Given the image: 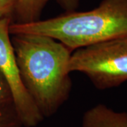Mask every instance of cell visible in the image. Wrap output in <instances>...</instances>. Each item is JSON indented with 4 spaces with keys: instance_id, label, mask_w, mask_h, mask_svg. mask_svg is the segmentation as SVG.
<instances>
[{
    "instance_id": "obj_1",
    "label": "cell",
    "mask_w": 127,
    "mask_h": 127,
    "mask_svg": "<svg viewBox=\"0 0 127 127\" xmlns=\"http://www.w3.org/2000/svg\"><path fill=\"white\" fill-rule=\"evenodd\" d=\"M23 85L43 118L55 115L69 98L72 52L59 41L33 34L11 35Z\"/></svg>"
},
{
    "instance_id": "obj_2",
    "label": "cell",
    "mask_w": 127,
    "mask_h": 127,
    "mask_svg": "<svg viewBox=\"0 0 127 127\" xmlns=\"http://www.w3.org/2000/svg\"><path fill=\"white\" fill-rule=\"evenodd\" d=\"M10 35L33 34L59 41L71 52L127 37V0H102L95 9L65 12L28 23H11Z\"/></svg>"
},
{
    "instance_id": "obj_3",
    "label": "cell",
    "mask_w": 127,
    "mask_h": 127,
    "mask_svg": "<svg viewBox=\"0 0 127 127\" xmlns=\"http://www.w3.org/2000/svg\"><path fill=\"white\" fill-rule=\"evenodd\" d=\"M68 71L83 73L98 90L121 86L127 81V37L74 50Z\"/></svg>"
},
{
    "instance_id": "obj_4",
    "label": "cell",
    "mask_w": 127,
    "mask_h": 127,
    "mask_svg": "<svg viewBox=\"0 0 127 127\" xmlns=\"http://www.w3.org/2000/svg\"><path fill=\"white\" fill-rule=\"evenodd\" d=\"M11 18L0 19V72L9 87L14 106L24 127H35L44 118L23 85L11 41Z\"/></svg>"
},
{
    "instance_id": "obj_5",
    "label": "cell",
    "mask_w": 127,
    "mask_h": 127,
    "mask_svg": "<svg viewBox=\"0 0 127 127\" xmlns=\"http://www.w3.org/2000/svg\"><path fill=\"white\" fill-rule=\"evenodd\" d=\"M50 0H19L11 23H28L40 19L41 15ZM65 12L76 11L80 0H55Z\"/></svg>"
},
{
    "instance_id": "obj_6",
    "label": "cell",
    "mask_w": 127,
    "mask_h": 127,
    "mask_svg": "<svg viewBox=\"0 0 127 127\" xmlns=\"http://www.w3.org/2000/svg\"><path fill=\"white\" fill-rule=\"evenodd\" d=\"M82 127H127V112L97 104L85 112Z\"/></svg>"
},
{
    "instance_id": "obj_7",
    "label": "cell",
    "mask_w": 127,
    "mask_h": 127,
    "mask_svg": "<svg viewBox=\"0 0 127 127\" xmlns=\"http://www.w3.org/2000/svg\"><path fill=\"white\" fill-rule=\"evenodd\" d=\"M0 127H23L13 101L0 104Z\"/></svg>"
},
{
    "instance_id": "obj_8",
    "label": "cell",
    "mask_w": 127,
    "mask_h": 127,
    "mask_svg": "<svg viewBox=\"0 0 127 127\" xmlns=\"http://www.w3.org/2000/svg\"><path fill=\"white\" fill-rule=\"evenodd\" d=\"M19 0H0V19L11 18Z\"/></svg>"
},
{
    "instance_id": "obj_9",
    "label": "cell",
    "mask_w": 127,
    "mask_h": 127,
    "mask_svg": "<svg viewBox=\"0 0 127 127\" xmlns=\"http://www.w3.org/2000/svg\"><path fill=\"white\" fill-rule=\"evenodd\" d=\"M10 101H13L11 91L5 78L0 72V104Z\"/></svg>"
}]
</instances>
